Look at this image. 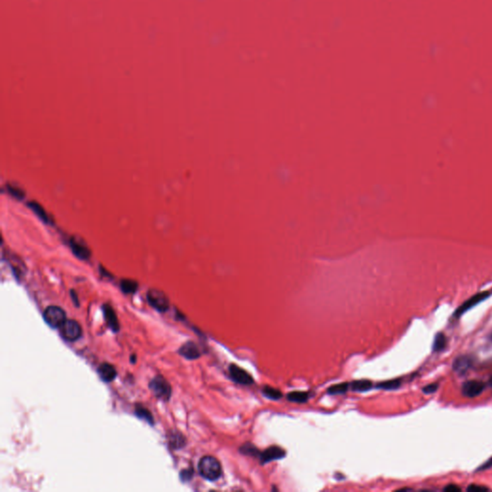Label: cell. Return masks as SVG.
<instances>
[{"instance_id":"cell-1","label":"cell","mask_w":492,"mask_h":492,"mask_svg":"<svg viewBox=\"0 0 492 492\" xmlns=\"http://www.w3.org/2000/svg\"><path fill=\"white\" fill-rule=\"evenodd\" d=\"M198 471L204 479L212 481L218 480L222 475L221 464L215 456H203L199 460Z\"/></svg>"},{"instance_id":"cell-2","label":"cell","mask_w":492,"mask_h":492,"mask_svg":"<svg viewBox=\"0 0 492 492\" xmlns=\"http://www.w3.org/2000/svg\"><path fill=\"white\" fill-rule=\"evenodd\" d=\"M149 387L153 394L163 400L168 401L171 396V386L163 376L155 377L149 384Z\"/></svg>"},{"instance_id":"cell-3","label":"cell","mask_w":492,"mask_h":492,"mask_svg":"<svg viewBox=\"0 0 492 492\" xmlns=\"http://www.w3.org/2000/svg\"><path fill=\"white\" fill-rule=\"evenodd\" d=\"M147 300L159 312H167L169 308V299L167 294L160 289H149L147 292Z\"/></svg>"},{"instance_id":"cell-4","label":"cell","mask_w":492,"mask_h":492,"mask_svg":"<svg viewBox=\"0 0 492 492\" xmlns=\"http://www.w3.org/2000/svg\"><path fill=\"white\" fill-rule=\"evenodd\" d=\"M44 319L52 328H61L67 320L66 312L57 306H49L44 312Z\"/></svg>"},{"instance_id":"cell-5","label":"cell","mask_w":492,"mask_h":492,"mask_svg":"<svg viewBox=\"0 0 492 492\" xmlns=\"http://www.w3.org/2000/svg\"><path fill=\"white\" fill-rule=\"evenodd\" d=\"M61 335L68 341H75L82 336V328L75 320H66L61 326Z\"/></svg>"},{"instance_id":"cell-6","label":"cell","mask_w":492,"mask_h":492,"mask_svg":"<svg viewBox=\"0 0 492 492\" xmlns=\"http://www.w3.org/2000/svg\"><path fill=\"white\" fill-rule=\"evenodd\" d=\"M70 246L72 251L80 260H89L92 256V252L84 240L79 237L73 236L70 240Z\"/></svg>"},{"instance_id":"cell-7","label":"cell","mask_w":492,"mask_h":492,"mask_svg":"<svg viewBox=\"0 0 492 492\" xmlns=\"http://www.w3.org/2000/svg\"><path fill=\"white\" fill-rule=\"evenodd\" d=\"M229 373L230 377L232 378L233 381H235L238 384H243V385H249L252 384L253 378L251 375L244 369H242L240 366L236 364H231L229 367Z\"/></svg>"},{"instance_id":"cell-8","label":"cell","mask_w":492,"mask_h":492,"mask_svg":"<svg viewBox=\"0 0 492 492\" xmlns=\"http://www.w3.org/2000/svg\"><path fill=\"white\" fill-rule=\"evenodd\" d=\"M483 389H484V384L482 382L476 381V380H471V381H467L463 384L461 391H462V394L464 396L473 398V397L480 395Z\"/></svg>"},{"instance_id":"cell-9","label":"cell","mask_w":492,"mask_h":492,"mask_svg":"<svg viewBox=\"0 0 492 492\" xmlns=\"http://www.w3.org/2000/svg\"><path fill=\"white\" fill-rule=\"evenodd\" d=\"M285 456H286V452L282 448L278 446H271L260 454V458L263 463H267L272 460L283 458Z\"/></svg>"},{"instance_id":"cell-10","label":"cell","mask_w":492,"mask_h":492,"mask_svg":"<svg viewBox=\"0 0 492 492\" xmlns=\"http://www.w3.org/2000/svg\"><path fill=\"white\" fill-rule=\"evenodd\" d=\"M178 352L181 356H183L188 360H196L201 356V351L198 345L192 341H189L184 345H182Z\"/></svg>"},{"instance_id":"cell-11","label":"cell","mask_w":492,"mask_h":492,"mask_svg":"<svg viewBox=\"0 0 492 492\" xmlns=\"http://www.w3.org/2000/svg\"><path fill=\"white\" fill-rule=\"evenodd\" d=\"M98 374L104 382L110 383L116 379L118 373L112 364L104 362L98 367Z\"/></svg>"},{"instance_id":"cell-12","label":"cell","mask_w":492,"mask_h":492,"mask_svg":"<svg viewBox=\"0 0 492 492\" xmlns=\"http://www.w3.org/2000/svg\"><path fill=\"white\" fill-rule=\"evenodd\" d=\"M103 312H104V316H105V319L107 321L109 327L114 332H118L120 330V323L118 320V316H117L115 311L113 310V308L110 305H104L103 306Z\"/></svg>"},{"instance_id":"cell-13","label":"cell","mask_w":492,"mask_h":492,"mask_svg":"<svg viewBox=\"0 0 492 492\" xmlns=\"http://www.w3.org/2000/svg\"><path fill=\"white\" fill-rule=\"evenodd\" d=\"M487 296H488V293L487 292H482V293H479V294L473 296L472 298H470L468 301H466L462 306H460L457 309L455 315L456 316L461 315L463 312L468 311L469 309H471L472 307H474L475 305H477L478 303H480V301L484 300Z\"/></svg>"},{"instance_id":"cell-14","label":"cell","mask_w":492,"mask_h":492,"mask_svg":"<svg viewBox=\"0 0 492 492\" xmlns=\"http://www.w3.org/2000/svg\"><path fill=\"white\" fill-rule=\"evenodd\" d=\"M27 205L33 211V213L42 221H44L47 224H51L52 223V219H51V217L48 215V212L46 211V209L42 205L40 204L39 202H37V201H29L27 203Z\"/></svg>"},{"instance_id":"cell-15","label":"cell","mask_w":492,"mask_h":492,"mask_svg":"<svg viewBox=\"0 0 492 492\" xmlns=\"http://www.w3.org/2000/svg\"><path fill=\"white\" fill-rule=\"evenodd\" d=\"M471 364H472V361L469 357L460 356L454 361L453 368L457 374L461 375V374H464V373L468 371L469 368L471 367Z\"/></svg>"},{"instance_id":"cell-16","label":"cell","mask_w":492,"mask_h":492,"mask_svg":"<svg viewBox=\"0 0 492 492\" xmlns=\"http://www.w3.org/2000/svg\"><path fill=\"white\" fill-rule=\"evenodd\" d=\"M168 443L174 449H180L186 445V437L178 431L170 432L168 436Z\"/></svg>"},{"instance_id":"cell-17","label":"cell","mask_w":492,"mask_h":492,"mask_svg":"<svg viewBox=\"0 0 492 492\" xmlns=\"http://www.w3.org/2000/svg\"><path fill=\"white\" fill-rule=\"evenodd\" d=\"M372 385V383L368 380H359V381H354L353 383H351L350 387L353 391L365 392V391L371 389Z\"/></svg>"},{"instance_id":"cell-18","label":"cell","mask_w":492,"mask_h":492,"mask_svg":"<svg viewBox=\"0 0 492 492\" xmlns=\"http://www.w3.org/2000/svg\"><path fill=\"white\" fill-rule=\"evenodd\" d=\"M138 283L134 280H130V279H124V280H121L120 281V288L121 290L126 293V294H130V293H134L137 291L138 289Z\"/></svg>"},{"instance_id":"cell-19","label":"cell","mask_w":492,"mask_h":492,"mask_svg":"<svg viewBox=\"0 0 492 492\" xmlns=\"http://www.w3.org/2000/svg\"><path fill=\"white\" fill-rule=\"evenodd\" d=\"M309 393L306 391H292L288 395V399L290 402H296V403H304L307 402L309 399Z\"/></svg>"},{"instance_id":"cell-20","label":"cell","mask_w":492,"mask_h":492,"mask_svg":"<svg viewBox=\"0 0 492 492\" xmlns=\"http://www.w3.org/2000/svg\"><path fill=\"white\" fill-rule=\"evenodd\" d=\"M350 387V384H347V383H342V384H335V385H332L328 388V393L329 394H342V393H345Z\"/></svg>"},{"instance_id":"cell-21","label":"cell","mask_w":492,"mask_h":492,"mask_svg":"<svg viewBox=\"0 0 492 492\" xmlns=\"http://www.w3.org/2000/svg\"><path fill=\"white\" fill-rule=\"evenodd\" d=\"M136 414L138 417L148 422L149 424H153V422H154L152 414L149 412V410L147 408H144L143 407H137L136 408Z\"/></svg>"},{"instance_id":"cell-22","label":"cell","mask_w":492,"mask_h":492,"mask_svg":"<svg viewBox=\"0 0 492 492\" xmlns=\"http://www.w3.org/2000/svg\"><path fill=\"white\" fill-rule=\"evenodd\" d=\"M263 393L265 397L269 398V399H272V400H278L282 397V392L279 390V389H276L274 387H271V386H264L263 388Z\"/></svg>"},{"instance_id":"cell-23","label":"cell","mask_w":492,"mask_h":492,"mask_svg":"<svg viewBox=\"0 0 492 492\" xmlns=\"http://www.w3.org/2000/svg\"><path fill=\"white\" fill-rule=\"evenodd\" d=\"M445 346H446V337L443 334L439 333L434 337L433 351H436V352L442 351L445 348Z\"/></svg>"},{"instance_id":"cell-24","label":"cell","mask_w":492,"mask_h":492,"mask_svg":"<svg viewBox=\"0 0 492 492\" xmlns=\"http://www.w3.org/2000/svg\"><path fill=\"white\" fill-rule=\"evenodd\" d=\"M7 191L10 192V194L12 195L13 197H15L19 200H22L24 198L25 193L21 188H18L16 186H12V185H7Z\"/></svg>"},{"instance_id":"cell-25","label":"cell","mask_w":492,"mask_h":492,"mask_svg":"<svg viewBox=\"0 0 492 492\" xmlns=\"http://www.w3.org/2000/svg\"><path fill=\"white\" fill-rule=\"evenodd\" d=\"M400 384H401V381L397 379V380H390V381L380 383V384H378L377 387L383 388V389H395L400 386Z\"/></svg>"},{"instance_id":"cell-26","label":"cell","mask_w":492,"mask_h":492,"mask_svg":"<svg viewBox=\"0 0 492 492\" xmlns=\"http://www.w3.org/2000/svg\"><path fill=\"white\" fill-rule=\"evenodd\" d=\"M240 452L244 455H250V456H258L260 453L258 451V449L252 444H245L241 446Z\"/></svg>"},{"instance_id":"cell-27","label":"cell","mask_w":492,"mask_h":492,"mask_svg":"<svg viewBox=\"0 0 492 492\" xmlns=\"http://www.w3.org/2000/svg\"><path fill=\"white\" fill-rule=\"evenodd\" d=\"M192 475H193V470H184L181 473V479L184 481H187L192 479Z\"/></svg>"},{"instance_id":"cell-28","label":"cell","mask_w":492,"mask_h":492,"mask_svg":"<svg viewBox=\"0 0 492 492\" xmlns=\"http://www.w3.org/2000/svg\"><path fill=\"white\" fill-rule=\"evenodd\" d=\"M437 387H438V385H437L436 384H428V385H426V386L423 388V391H424V393H426V394L433 393V392H435V390L437 389Z\"/></svg>"},{"instance_id":"cell-29","label":"cell","mask_w":492,"mask_h":492,"mask_svg":"<svg viewBox=\"0 0 492 492\" xmlns=\"http://www.w3.org/2000/svg\"><path fill=\"white\" fill-rule=\"evenodd\" d=\"M467 490H468V491H485V490H487V489H486L485 487H483V486H479V485H475V484H473V485H470V486H469L468 488H467Z\"/></svg>"},{"instance_id":"cell-30","label":"cell","mask_w":492,"mask_h":492,"mask_svg":"<svg viewBox=\"0 0 492 492\" xmlns=\"http://www.w3.org/2000/svg\"><path fill=\"white\" fill-rule=\"evenodd\" d=\"M444 491H460V488L456 486V484H449L448 486L444 487Z\"/></svg>"},{"instance_id":"cell-31","label":"cell","mask_w":492,"mask_h":492,"mask_svg":"<svg viewBox=\"0 0 492 492\" xmlns=\"http://www.w3.org/2000/svg\"><path fill=\"white\" fill-rule=\"evenodd\" d=\"M72 297L73 301H74V303H75V305H76V306H79V303H78V297H77V295L75 294V292H74L73 290H72Z\"/></svg>"},{"instance_id":"cell-32","label":"cell","mask_w":492,"mask_h":492,"mask_svg":"<svg viewBox=\"0 0 492 492\" xmlns=\"http://www.w3.org/2000/svg\"><path fill=\"white\" fill-rule=\"evenodd\" d=\"M488 384H489V385H490V386H491L492 387V377L491 378H490V379H489V382H488Z\"/></svg>"},{"instance_id":"cell-33","label":"cell","mask_w":492,"mask_h":492,"mask_svg":"<svg viewBox=\"0 0 492 492\" xmlns=\"http://www.w3.org/2000/svg\"><path fill=\"white\" fill-rule=\"evenodd\" d=\"M131 360H132V362H135V361H136V357H135V356H133Z\"/></svg>"}]
</instances>
